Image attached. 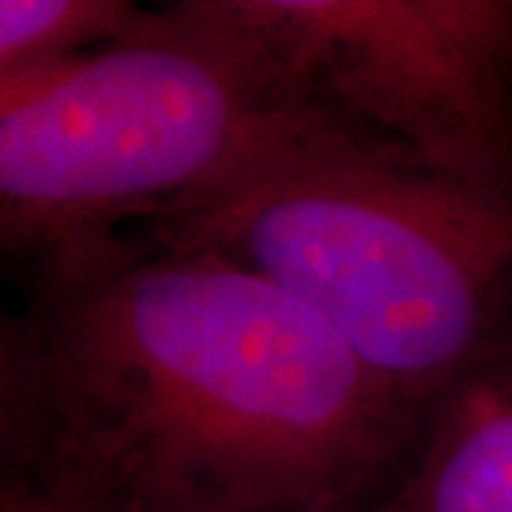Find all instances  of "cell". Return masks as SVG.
I'll use <instances>...</instances> for the list:
<instances>
[{
  "mask_svg": "<svg viewBox=\"0 0 512 512\" xmlns=\"http://www.w3.org/2000/svg\"><path fill=\"white\" fill-rule=\"evenodd\" d=\"M421 413L271 279L126 242L0 330L3 478L100 512H333Z\"/></svg>",
  "mask_w": 512,
  "mask_h": 512,
  "instance_id": "cell-1",
  "label": "cell"
},
{
  "mask_svg": "<svg viewBox=\"0 0 512 512\" xmlns=\"http://www.w3.org/2000/svg\"><path fill=\"white\" fill-rule=\"evenodd\" d=\"M146 222V248L271 279L424 419L512 336L510 194L436 177L316 100Z\"/></svg>",
  "mask_w": 512,
  "mask_h": 512,
  "instance_id": "cell-2",
  "label": "cell"
},
{
  "mask_svg": "<svg viewBox=\"0 0 512 512\" xmlns=\"http://www.w3.org/2000/svg\"><path fill=\"white\" fill-rule=\"evenodd\" d=\"M316 100L234 0L171 3L114 46L0 80V242L29 276L214 183Z\"/></svg>",
  "mask_w": 512,
  "mask_h": 512,
  "instance_id": "cell-3",
  "label": "cell"
},
{
  "mask_svg": "<svg viewBox=\"0 0 512 512\" xmlns=\"http://www.w3.org/2000/svg\"><path fill=\"white\" fill-rule=\"evenodd\" d=\"M293 80L444 180L512 197L510 0H234Z\"/></svg>",
  "mask_w": 512,
  "mask_h": 512,
  "instance_id": "cell-4",
  "label": "cell"
},
{
  "mask_svg": "<svg viewBox=\"0 0 512 512\" xmlns=\"http://www.w3.org/2000/svg\"><path fill=\"white\" fill-rule=\"evenodd\" d=\"M387 512H512V336L433 404Z\"/></svg>",
  "mask_w": 512,
  "mask_h": 512,
  "instance_id": "cell-5",
  "label": "cell"
},
{
  "mask_svg": "<svg viewBox=\"0 0 512 512\" xmlns=\"http://www.w3.org/2000/svg\"><path fill=\"white\" fill-rule=\"evenodd\" d=\"M148 15L128 0H0V80L128 40Z\"/></svg>",
  "mask_w": 512,
  "mask_h": 512,
  "instance_id": "cell-6",
  "label": "cell"
},
{
  "mask_svg": "<svg viewBox=\"0 0 512 512\" xmlns=\"http://www.w3.org/2000/svg\"><path fill=\"white\" fill-rule=\"evenodd\" d=\"M0 512H100L77 504L69 498H60L55 493H46L40 487H32L26 481L15 478H3V490H0Z\"/></svg>",
  "mask_w": 512,
  "mask_h": 512,
  "instance_id": "cell-7",
  "label": "cell"
},
{
  "mask_svg": "<svg viewBox=\"0 0 512 512\" xmlns=\"http://www.w3.org/2000/svg\"><path fill=\"white\" fill-rule=\"evenodd\" d=\"M379 512H387V510H384V507H382V510H379Z\"/></svg>",
  "mask_w": 512,
  "mask_h": 512,
  "instance_id": "cell-8",
  "label": "cell"
}]
</instances>
